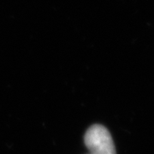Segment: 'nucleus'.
Here are the masks:
<instances>
[{
	"mask_svg": "<svg viewBox=\"0 0 154 154\" xmlns=\"http://www.w3.org/2000/svg\"><path fill=\"white\" fill-rule=\"evenodd\" d=\"M84 141L91 154H116L110 132L102 125L95 124L89 128Z\"/></svg>",
	"mask_w": 154,
	"mask_h": 154,
	"instance_id": "obj_1",
	"label": "nucleus"
}]
</instances>
